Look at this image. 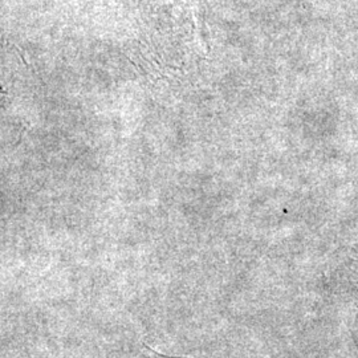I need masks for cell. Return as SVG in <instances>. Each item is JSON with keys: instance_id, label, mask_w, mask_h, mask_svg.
<instances>
[{"instance_id": "cell-1", "label": "cell", "mask_w": 358, "mask_h": 358, "mask_svg": "<svg viewBox=\"0 0 358 358\" xmlns=\"http://www.w3.org/2000/svg\"><path fill=\"white\" fill-rule=\"evenodd\" d=\"M140 358H167V357H162V356H159L158 353H155V352H153V350H150V349H148L146 350V353H143L142 355V357Z\"/></svg>"}]
</instances>
